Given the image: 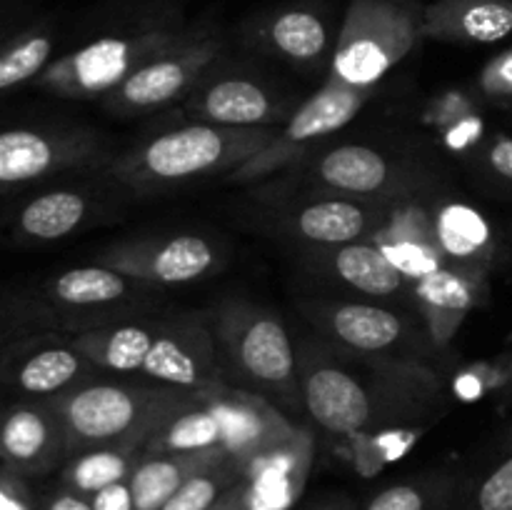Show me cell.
<instances>
[{
    "label": "cell",
    "instance_id": "obj_1",
    "mask_svg": "<svg viewBox=\"0 0 512 510\" xmlns=\"http://www.w3.org/2000/svg\"><path fill=\"white\" fill-rule=\"evenodd\" d=\"M195 395L200 393H185L168 385L88 380L48 400L63 423L68 455H73L95 445L125 443L143 448L158 425Z\"/></svg>",
    "mask_w": 512,
    "mask_h": 510
},
{
    "label": "cell",
    "instance_id": "obj_2",
    "mask_svg": "<svg viewBox=\"0 0 512 510\" xmlns=\"http://www.w3.org/2000/svg\"><path fill=\"white\" fill-rule=\"evenodd\" d=\"M273 128H225L195 123L138 145L113 163V175L133 188L183 183L190 178L240 168L268 148Z\"/></svg>",
    "mask_w": 512,
    "mask_h": 510
},
{
    "label": "cell",
    "instance_id": "obj_3",
    "mask_svg": "<svg viewBox=\"0 0 512 510\" xmlns=\"http://www.w3.org/2000/svg\"><path fill=\"white\" fill-rule=\"evenodd\" d=\"M205 325L218 353L255 393L278 398L283 405L303 403L298 355L278 315L245 300H228L210 313Z\"/></svg>",
    "mask_w": 512,
    "mask_h": 510
},
{
    "label": "cell",
    "instance_id": "obj_4",
    "mask_svg": "<svg viewBox=\"0 0 512 510\" xmlns=\"http://www.w3.org/2000/svg\"><path fill=\"white\" fill-rule=\"evenodd\" d=\"M423 38L413 0H350L330 63V80L373 90Z\"/></svg>",
    "mask_w": 512,
    "mask_h": 510
},
{
    "label": "cell",
    "instance_id": "obj_5",
    "mask_svg": "<svg viewBox=\"0 0 512 510\" xmlns=\"http://www.w3.org/2000/svg\"><path fill=\"white\" fill-rule=\"evenodd\" d=\"M183 38L185 35L163 28L140 30L133 35H105L53 60L40 73L38 83L60 98L85 100L108 95L140 65L158 58Z\"/></svg>",
    "mask_w": 512,
    "mask_h": 510
},
{
    "label": "cell",
    "instance_id": "obj_6",
    "mask_svg": "<svg viewBox=\"0 0 512 510\" xmlns=\"http://www.w3.org/2000/svg\"><path fill=\"white\" fill-rule=\"evenodd\" d=\"M105 160L103 143L80 128L0 130V195L40 183L65 170L88 168Z\"/></svg>",
    "mask_w": 512,
    "mask_h": 510
},
{
    "label": "cell",
    "instance_id": "obj_7",
    "mask_svg": "<svg viewBox=\"0 0 512 510\" xmlns=\"http://www.w3.org/2000/svg\"><path fill=\"white\" fill-rule=\"evenodd\" d=\"M370 93L373 90L350 88V85L338 83V80H328L313 98L305 100L295 110L293 118L288 120V125L280 133H275L273 143L268 148H263L258 155H253L240 168L233 170V180H238V183L258 180L263 175H270L273 170L283 168L285 163L298 158L300 150L308 143L345 128L363 110Z\"/></svg>",
    "mask_w": 512,
    "mask_h": 510
},
{
    "label": "cell",
    "instance_id": "obj_8",
    "mask_svg": "<svg viewBox=\"0 0 512 510\" xmlns=\"http://www.w3.org/2000/svg\"><path fill=\"white\" fill-rule=\"evenodd\" d=\"M218 53V38H183L130 73L113 93L105 95V103L115 113H145L163 108L183 98L215 63Z\"/></svg>",
    "mask_w": 512,
    "mask_h": 510
},
{
    "label": "cell",
    "instance_id": "obj_9",
    "mask_svg": "<svg viewBox=\"0 0 512 510\" xmlns=\"http://www.w3.org/2000/svg\"><path fill=\"white\" fill-rule=\"evenodd\" d=\"M140 373L185 393H210L228 383L213 333L208 325L190 318L155 325L153 345Z\"/></svg>",
    "mask_w": 512,
    "mask_h": 510
},
{
    "label": "cell",
    "instance_id": "obj_10",
    "mask_svg": "<svg viewBox=\"0 0 512 510\" xmlns=\"http://www.w3.org/2000/svg\"><path fill=\"white\" fill-rule=\"evenodd\" d=\"M300 395L310 418L335 435H358L380 420L370 390L350 370L323 355H305L298 365Z\"/></svg>",
    "mask_w": 512,
    "mask_h": 510
},
{
    "label": "cell",
    "instance_id": "obj_11",
    "mask_svg": "<svg viewBox=\"0 0 512 510\" xmlns=\"http://www.w3.org/2000/svg\"><path fill=\"white\" fill-rule=\"evenodd\" d=\"M100 263L138 283L180 285L205 278L218 263V253L200 235L180 233L173 238L123 243L110 248Z\"/></svg>",
    "mask_w": 512,
    "mask_h": 510
},
{
    "label": "cell",
    "instance_id": "obj_12",
    "mask_svg": "<svg viewBox=\"0 0 512 510\" xmlns=\"http://www.w3.org/2000/svg\"><path fill=\"white\" fill-rule=\"evenodd\" d=\"M68 453L65 430L53 403L30 398L0 415V465L25 475H43Z\"/></svg>",
    "mask_w": 512,
    "mask_h": 510
},
{
    "label": "cell",
    "instance_id": "obj_13",
    "mask_svg": "<svg viewBox=\"0 0 512 510\" xmlns=\"http://www.w3.org/2000/svg\"><path fill=\"white\" fill-rule=\"evenodd\" d=\"M215 405L225 420L223 450L240 465L253 460L255 455L285 443L298 433L293 423L263 395L245 388H233L230 383L210 390Z\"/></svg>",
    "mask_w": 512,
    "mask_h": 510
},
{
    "label": "cell",
    "instance_id": "obj_14",
    "mask_svg": "<svg viewBox=\"0 0 512 510\" xmlns=\"http://www.w3.org/2000/svg\"><path fill=\"white\" fill-rule=\"evenodd\" d=\"M185 115L225 128H270V123L283 118L273 95L245 78L215 80L208 88L190 93Z\"/></svg>",
    "mask_w": 512,
    "mask_h": 510
},
{
    "label": "cell",
    "instance_id": "obj_15",
    "mask_svg": "<svg viewBox=\"0 0 512 510\" xmlns=\"http://www.w3.org/2000/svg\"><path fill=\"white\" fill-rule=\"evenodd\" d=\"M485 270L443 265L415 280V298L440 345L448 343L465 320V315L485 295Z\"/></svg>",
    "mask_w": 512,
    "mask_h": 510
},
{
    "label": "cell",
    "instance_id": "obj_16",
    "mask_svg": "<svg viewBox=\"0 0 512 510\" xmlns=\"http://www.w3.org/2000/svg\"><path fill=\"white\" fill-rule=\"evenodd\" d=\"M512 33V0H435L423 8V38L498 43Z\"/></svg>",
    "mask_w": 512,
    "mask_h": 510
},
{
    "label": "cell",
    "instance_id": "obj_17",
    "mask_svg": "<svg viewBox=\"0 0 512 510\" xmlns=\"http://www.w3.org/2000/svg\"><path fill=\"white\" fill-rule=\"evenodd\" d=\"M95 365L68 345H40L10 363L5 378L28 398H55L93 378Z\"/></svg>",
    "mask_w": 512,
    "mask_h": 510
},
{
    "label": "cell",
    "instance_id": "obj_18",
    "mask_svg": "<svg viewBox=\"0 0 512 510\" xmlns=\"http://www.w3.org/2000/svg\"><path fill=\"white\" fill-rule=\"evenodd\" d=\"M223 458H230L223 448L200 453H143L128 478L135 510H160L185 480Z\"/></svg>",
    "mask_w": 512,
    "mask_h": 510
},
{
    "label": "cell",
    "instance_id": "obj_19",
    "mask_svg": "<svg viewBox=\"0 0 512 510\" xmlns=\"http://www.w3.org/2000/svg\"><path fill=\"white\" fill-rule=\"evenodd\" d=\"M433 235L445 260L463 268L488 270L498 253L493 225L473 205L445 203L433 215Z\"/></svg>",
    "mask_w": 512,
    "mask_h": 510
},
{
    "label": "cell",
    "instance_id": "obj_20",
    "mask_svg": "<svg viewBox=\"0 0 512 510\" xmlns=\"http://www.w3.org/2000/svg\"><path fill=\"white\" fill-rule=\"evenodd\" d=\"M225 420L213 395L200 393L158 425L143 453H200L223 448Z\"/></svg>",
    "mask_w": 512,
    "mask_h": 510
},
{
    "label": "cell",
    "instance_id": "obj_21",
    "mask_svg": "<svg viewBox=\"0 0 512 510\" xmlns=\"http://www.w3.org/2000/svg\"><path fill=\"white\" fill-rule=\"evenodd\" d=\"M330 335L358 353H383L405 338V323L393 310L365 303H340L323 310Z\"/></svg>",
    "mask_w": 512,
    "mask_h": 510
},
{
    "label": "cell",
    "instance_id": "obj_22",
    "mask_svg": "<svg viewBox=\"0 0 512 510\" xmlns=\"http://www.w3.org/2000/svg\"><path fill=\"white\" fill-rule=\"evenodd\" d=\"M155 338V325L120 323L108 328L85 330L75 335L70 343L83 353L98 370L110 373H140L150 345Z\"/></svg>",
    "mask_w": 512,
    "mask_h": 510
},
{
    "label": "cell",
    "instance_id": "obj_23",
    "mask_svg": "<svg viewBox=\"0 0 512 510\" xmlns=\"http://www.w3.org/2000/svg\"><path fill=\"white\" fill-rule=\"evenodd\" d=\"M88 213V198L78 190H48L30 198L15 213V233L38 243L68 238L85 223Z\"/></svg>",
    "mask_w": 512,
    "mask_h": 510
},
{
    "label": "cell",
    "instance_id": "obj_24",
    "mask_svg": "<svg viewBox=\"0 0 512 510\" xmlns=\"http://www.w3.org/2000/svg\"><path fill=\"white\" fill-rule=\"evenodd\" d=\"M143 448L138 445H95L73 453L63 468V488L93 498L103 488L123 483L138 465Z\"/></svg>",
    "mask_w": 512,
    "mask_h": 510
},
{
    "label": "cell",
    "instance_id": "obj_25",
    "mask_svg": "<svg viewBox=\"0 0 512 510\" xmlns=\"http://www.w3.org/2000/svg\"><path fill=\"white\" fill-rule=\"evenodd\" d=\"M315 173L338 193L373 195L388 185L390 165L383 153L368 145H340L320 160Z\"/></svg>",
    "mask_w": 512,
    "mask_h": 510
},
{
    "label": "cell",
    "instance_id": "obj_26",
    "mask_svg": "<svg viewBox=\"0 0 512 510\" xmlns=\"http://www.w3.org/2000/svg\"><path fill=\"white\" fill-rule=\"evenodd\" d=\"M330 265L343 283L365 295L390 298L408 283V278L395 268L393 260L373 243L338 245L330 255Z\"/></svg>",
    "mask_w": 512,
    "mask_h": 510
},
{
    "label": "cell",
    "instance_id": "obj_27",
    "mask_svg": "<svg viewBox=\"0 0 512 510\" xmlns=\"http://www.w3.org/2000/svg\"><path fill=\"white\" fill-rule=\"evenodd\" d=\"M263 40L270 50L293 63H315L330 45L325 20L310 8H285L270 15L263 28Z\"/></svg>",
    "mask_w": 512,
    "mask_h": 510
},
{
    "label": "cell",
    "instance_id": "obj_28",
    "mask_svg": "<svg viewBox=\"0 0 512 510\" xmlns=\"http://www.w3.org/2000/svg\"><path fill=\"white\" fill-rule=\"evenodd\" d=\"M128 275L108 265H83V268H70L55 275L48 283L45 293L50 300L70 308H93V305L118 303L130 293Z\"/></svg>",
    "mask_w": 512,
    "mask_h": 510
},
{
    "label": "cell",
    "instance_id": "obj_29",
    "mask_svg": "<svg viewBox=\"0 0 512 510\" xmlns=\"http://www.w3.org/2000/svg\"><path fill=\"white\" fill-rule=\"evenodd\" d=\"M293 223L300 238L338 248L363 238L368 230V213L350 200H320L295 213Z\"/></svg>",
    "mask_w": 512,
    "mask_h": 510
},
{
    "label": "cell",
    "instance_id": "obj_30",
    "mask_svg": "<svg viewBox=\"0 0 512 510\" xmlns=\"http://www.w3.org/2000/svg\"><path fill=\"white\" fill-rule=\"evenodd\" d=\"M375 245L393 260V265L405 278L418 280L445 265V255L435 243L433 220L423 233L415 235V220L410 215H400L380 233V240Z\"/></svg>",
    "mask_w": 512,
    "mask_h": 510
},
{
    "label": "cell",
    "instance_id": "obj_31",
    "mask_svg": "<svg viewBox=\"0 0 512 510\" xmlns=\"http://www.w3.org/2000/svg\"><path fill=\"white\" fill-rule=\"evenodd\" d=\"M50 55H53V35L43 30H33L10 40L5 48H0V93L40 78V73L50 65Z\"/></svg>",
    "mask_w": 512,
    "mask_h": 510
},
{
    "label": "cell",
    "instance_id": "obj_32",
    "mask_svg": "<svg viewBox=\"0 0 512 510\" xmlns=\"http://www.w3.org/2000/svg\"><path fill=\"white\" fill-rule=\"evenodd\" d=\"M240 480H245L240 465L233 458H223L220 463L208 465L193 478L185 480L178 493L160 510H208Z\"/></svg>",
    "mask_w": 512,
    "mask_h": 510
},
{
    "label": "cell",
    "instance_id": "obj_33",
    "mask_svg": "<svg viewBox=\"0 0 512 510\" xmlns=\"http://www.w3.org/2000/svg\"><path fill=\"white\" fill-rule=\"evenodd\" d=\"M475 510H512V453L480 483Z\"/></svg>",
    "mask_w": 512,
    "mask_h": 510
},
{
    "label": "cell",
    "instance_id": "obj_34",
    "mask_svg": "<svg viewBox=\"0 0 512 510\" xmlns=\"http://www.w3.org/2000/svg\"><path fill=\"white\" fill-rule=\"evenodd\" d=\"M365 510H428V493L413 483L390 485L373 495Z\"/></svg>",
    "mask_w": 512,
    "mask_h": 510
},
{
    "label": "cell",
    "instance_id": "obj_35",
    "mask_svg": "<svg viewBox=\"0 0 512 510\" xmlns=\"http://www.w3.org/2000/svg\"><path fill=\"white\" fill-rule=\"evenodd\" d=\"M478 88L488 98L512 100V48L495 55L483 70H480Z\"/></svg>",
    "mask_w": 512,
    "mask_h": 510
},
{
    "label": "cell",
    "instance_id": "obj_36",
    "mask_svg": "<svg viewBox=\"0 0 512 510\" xmlns=\"http://www.w3.org/2000/svg\"><path fill=\"white\" fill-rule=\"evenodd\" d=\"M0 510H38L23 475L5 465H0Z\"/></svg>",
    "mask_w": 512,
    "mask_h": 510
},
{
    "label": "cell",
    "instance_id": "obj_37",
    "mask_svg": "<svg viewBox=\"0 0 512 510\" xmlns=\"http://www.w3.org/2000/svg\"><path fill=\"white\" fill-rule=\"evenodd\" d=\"M470 115H478L475 113V105L460 93H450L448 98H440L435 103V123L443 125V128H450V125L460 123V120L470 118Z\"/></svg>",
    "mask_w": 512,
    "mask_h": 510
},
{
    "label": "cell",
    "instance_id": "obj_38",
    "mask_svg": "<svg viewBox=\"0 0 512 510\" xmlns=\"http://www.w3.org/2000/svg\"><path fill=\"white\" fill-rule=\"evenodd\" d=\"M485 163L493 170L498 178L512 183V138L510 135H498L490 140L488 150H485Z\"/></svg>",
    "mask_w": 512,
    "mask_h": 510
},
{
    "label": "cell",
    "instance_id": "obj_39",
    "mask_svg": "<svg viewBox=\"0 0 512 510\" xmlns=\"http://www.w3.org/2000/svg\"><path fill=\"white\" fill-rule=\"evenodd\" d=\"M90 503H93V510H135L133 490H130L128 480L103 488L90 498Z\"/></svg>",
    "mask_w": 512,
    "mask_h": 510
},
{
    "label": "cell",
    "instance_id": "obj_40",
    "mask_svg": "<svg viewBox=\"0 0 512 510\" xmlns=\"http://www.w3.org/2000/svg\"><path fill=\"white\" fill-rule=\"evenodd\" d=\"M445 130H448L450 148H468V145H473L483 135V120L478 115H470V118L460 120V123L450 125Z\"/></svg>",
    "mask_w": 512,
    "mask_h": 510
},
{
    "label": "cell",
    "instance_id": "obj_41",
    "mask_svg": "<svg viewBox=\"0 0 512 510\" xmlns=\"http://www.w3.org/2000/svg\"><path fill=\"white\" fill-rule=\"evenodd\" d=\"M43 510H93V503L85 495L75 493V490L60 488L45 500Z\"/></svg>",
    "mask_w": 512,
    "mask_h": 510
},
{
    "label": "cell",
    "instance_id": "obj_42",
    "mask_svg": "<svg viewBox=\"0 0 512 510\" xmlns=\"http://www.w3.org/2000/svg\"><path fill=\"white\" fill-rule=\"evenodd\" d=\"M320 510H353V505L350 503H333V505H325V508Z\"/></svg>",
    "mask_w": 512,
    "mask_h": 510
},
{
    "label": "cell",
    "instance_id": "obj_43",
    "mask_svg": "<svg viewBox=\"0 0 512 510\" xmlns=\"http://www.w3.org/2000/svg\"><path fill=\"white\" fill-rule=\"evenodd\" d=\"M0 415H3V413H0Z\"/></svg>",
    "mask_w": 512,
    "mask_h": 510
}]
</instances>
